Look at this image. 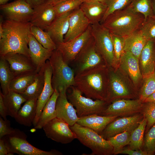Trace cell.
<instances>
[{"instance_id":"6da1fadb","label":"cell","mask_w":155,"mask_h":155,"mask_svg":"<svg viewBox=\"0 0 155 155\" xmlns=\"http://www.w3.org/2000/svg\"><path fill=\"white\" fill-rule=\"evenodd\" d=\"M31 24L6 19L3 20V33L0 40V57L18 53L30 57L28 46Z\"/></svg>"},{"instance_id":"7a4b0ae2","label":"cell","mask_w":155,"mask_h":155,"mask_svg":"<svg viewBox=\"0 0 155 155\" xmlns=\"http://www.w3.org/2000/svg\"><path fill=\"white\" fill-rule=\"evenodd\" d=\"M75 87L85 96L106 101L108 84V67L101 66L75 75Z\"/></svg>"},{"instance_id":"3957f363","label":"cell","mask_w":155,"mask_h":155,"mask_svg":"<svg viewBox=\"0 0 155 155\" xmlns=\"http://www.w3.org/2000/svg\"><path fill=\"white\" fill-rule=\"evenodd\" d=\"M145 18L135 11L130 4L110 14L101 23L111 33L125 38L139 30Z\"/></svg>"},{"instance_id":"277c9868","label":"cell","mask_w":155,"mask_h":155,"mask_svg":"<svg viewBox=\"0 0 155 155\" xmlns=\"http://www.w3.org/2000/svg\"><path fill=\"white\" fill-rule=\"evenodd\" d=\"M48 60L52 70L51 83L54 90L59 93L67 91L70 86H75L74 71L64 61L59 51L57 49L53 50Z\"/></svg>"},{"instance_id":"5b68a950","label":"cell","mask_w":155,"mask_h":155,"mask_svg":"<svg viewBox=\"0 0 155 155\" xmlns=\"http://www.w3.org/2000/svg\"><path fill=\"white\" fill-rule=\"evenodd\" d=\"M77 139L84 145L90 149L88 155H111L113 148L109 142L92 129L75 123L70 126Z\"/></svg>"},{"instance_id":"8992f818","label":"cell","mask_w":155,"mask_h":155,"mask_svg":"<svg viewBox=\"0 0 155 155\" xmlns=\"http://www.w3.org/2000/svg\"><path fill=\"white\" fill-rule=\"evenodd\" d=\"M69 101L75 108L79 117L97 114L99 115L109 104L104 100H95L83 96V93L75 86H71L67 90Z\"/></svg>"},{"instance_id":"52a82bcc","label":"cell","mask_w":155,"mask_h":155,"mask_svg":"<svg viewBox=\"0 0 155 155\" xmlns=\"http://www.w3.org/2000/svg\"><path fill=\"white\" fill-rule=\"evenodd\" d=\"M104 65H106V62L96 48L92 36L69 66L75 75L86 70Z\"/></svg>"},{"instance_id":"ba28073f","label":"cell","mask_w":155,"mask_h":155,"mask_svg":"<svg viewBox=\"0 0 155 155\" xmlns=\"http://www.w3.org/2000/svg\"><path fill=\"white\" fill-rule=\"evenodd\" d=\"M12 155H61L62 153L55 150L43 151L32 145L27 140L23 132L16 129L13 133L3 137Z\"/></svg>"},{"instance_id":"9c48e42d","label":"cell","mask_w":155,"mask_h":155,"mask_svg":"<svg viewBox=\"0 0 155 155\" xmlns=\"http://www.w3.org/2000/svg\"><path fill=\"white\" fill-rule=\"evenodd\" d=\"M95 46L108 67H114L115 60L113 43L109 31L100 23L91 24Z\"/></svg>"},{"instance_id":"30bf717a","label":"cell","mask_w":155,"mask_h":155,"mask_svg":"<svg viewBox=\"0 0 155 155\" xmlns=\"http://www.w3.org/2000/svg\"><path fill=\"white\" fill-rule=\"evenodd\" d=\"M143 103L139 99H118L109 104L99 115L107 116L124 117L141 113Z\"/></svg>"},{"instance_id":"8fae6325","label":"cell","mask_w":155,"mask_h":155,"mask_svg":"<svg viewBox=\"0 0 155 155\" xmlns=\"http://www.w3.org/2000/svg\"><path fill=\"white\" fill-rule=\"evenodd\" d=\"M42 129L48 138L58 143L67 144L76 139L69 125L57 117L47 123Z\"/></svg>"},{"instance_id":"7c38bea8","label":"cell","mask_w":155,"mask_h":155,"mask_svg":"<svg viewBox=\"0 0 155 155\" xmlns=\"http://www.w3.org/2000/svg\"><path fill=\"white\" fill-rule=\"evenodd\" d=\"M108 84L106 101L108 104L119 98L131 97L132 93L129 87L119 72L108 67Z\"/></svg>"},{"instance_id":"4fadbf2b","label":"cell","mask_w":155,"mask_h":155,"mask_svg":"<svg viewBox=\"0 0 155 155\" xmlns=\"http://www.w3.org/2000/svg\"><path fill=\"white\" fill-rule=\"evenodd\" d=\"M92 37L91 24L80 36L68 42L56 44L64 61L69 65Z\"/></svg>"},{"instance_id":"5bb4252c","label":"cell","mask_w":155,"mask_h":155,"mask_svg":"<svg viewBox=\"0 0 155 155\" xmlns=\"http://www.w3.org/2000/svg\"><path fill=\"white\" fill-rule=\"evenodd\" d=\"M0 9L6 19L24 23L30 22L34 11L25 0H16L0 5Z\"/></svg>"},{"instance_id":"9a60e30c","label":"cell","mask_w":155,"mask_h":155,"mask_svg":"<svg viewBox=\"0 0 155 155\" xmlns=\"http://www.w3.org/2000/svg\"><path fill=\"white\" fill-rule=\"evenodd\" d=\"M143 118L141 113L129 116L118 117L109 123L100 135L106 140L127 130L134 129Z\"/></svg>"},{"instance_id":"2e32d148","label":"cell","mask_w":155,"mask_h":155,"mask_svg":"<svg viewBox=\"0 0 155 155\" xmlns=\"http://www.w3.org/2000/svg\"><path fill=\"white\" fill-rule=\"evenodd\" d=\"M3 57L9 64L14 77L21 75L38 73L31 58L22 54L10 52Z\"/></svg>"},{"instance_id":"e0dca14e","label":"cell","mask_w":155,"mask_h":155,"mask_svg":"<svg viewBox=\"0 0 155 155\" xmlns=\"http://www.w3.org/2000/svg\"><path fill=\"white\" fill-rule=\"evenodd\" d=\"M90 24L80 7L73 10L69 16V29L64 36L63 42L70 41L80 36Z\"/></svg>"},{"instance_id":"ac0fdd59","label":"cell","mask_w":155,"mask_h":155,"mask_svg":"<svg viewBox=\"0 0 155 155\" xmlns=\"http://www.w3.org/2000/svg\"><path fill=\"white\" fill-rule=\"evenodd\" d=\"M44 67V85L42 93L37 100L36 114L33 123L34 127L38 121L44 106L54 91L51 83L52 70L48 60L46 61Z\"/></svg>"},{"instance_id":"d6986e66","label":"cell","mask_w":155,"mask_h":155,"mask_svg":"<svg viewBox=\"0 0 155 155\" xmlns=\"http://www.w3.org/2000/svg\"><path fill=\"white\" fill-rule=\"evenodd\" d=\"M67 91L59 92L56 103V117L67 123L70 126L76 123L79 118L76 111L72 104L68 100Z\"/></svg>"},{"instance_id":"ffe728a7","label":"cell","mask_w":155,"mask_h":155,"mask_svg":"<svg viewBox=\"0 0 155 155\" xmlns=\"http://www.w3.org/2000/svg\"><path fill=\"white\" fill-rule=\"evenodd\" d=\"M30 22L32 25L44 30L56 18L53 6L45 3L33 9Z\"/></svg>"},{"instance_id":"44dd1931","label":"cell","mask_w":155,"mask_h":155,"mask_svg":"<svg viewBox=\"0 0 155 155\" xmlns=\"http://www.w3.org/2000/svg\"><path fill=\"white\" fill-rule=\"evenodd\" d=\"M28 46L30 58L38 72L50 58L53 51L44 47L31 33Z\"/></svg>"},{"instance_id":"7402d4cb","label":"cell","mask_w":155,"mask_h":155,"mask_svg":"<svg viewBox=\"0 0 155 155\" xmlns=\"http://www.w3.org/2000/svg\"><path fill=\"white\" fill-rule=\"evenodd\" d=\"M120 61V66L135 85L137 84L142 75L140 71L139 59L132 53L124 52Z\"/></svg>"},{"instance_id":"603a6c76","label":"cell","mask_w":155,"mask_h":155,"mask_svg":"<svg viewBox=\"0 0 155 155\" xmlns=\"http://www.w3.org/2000/svg\"><path fill=\"white\" fill-rule=\"evenodd\" d=\"M139 61L141 73L144 78L154 73L155 41H147L140 54Z\"/></svg>"},{"instance_id":"cb8c5ba5","label":"cell","mask_w":155,"mask_h":155,"mask_svg":"<svg viewBox=\"0 0 155 155\" xmlns=\"http://www.w3.org/2000/svg\"><path fill=\"white\" fill-rule=\"evenodd\" d=\"M72 11L56 17L44 30L49 33L56 44L63 42L64 36L69 29V18Z\"/></svg>"},{"instance_id":"d4e9b609","label":"cell","mask_w":155,"mask_h":155,"mask_svg":"<svg viewBox=\"0 0 155 155\" xmlns=\"http://www.w3.org/2000/svg\"><path fill=\"white\" fill-rule=\"evenodd\" d=\"M80 7L91 24L100 23L107 9L104 3L94 1H83Z\"/></svg>"},{"instance_id":"484cf974","label":"cell","mask_w":155,"mask_h":155,"mask_svg":"<svg viewBox=\"0 0 155 155\" xmlns=\"http://www.w3.org/2000/svg\"><path fill=\"white\" fill-rule=\"evenodd\" d=\"M117 116H107L94 114L79 117L76 123L90 128L100 134Z\"/></svg>"},{"instance_id":"4316f807","label":"cell","mask_w":155,"mask_h":155,"mask_svg":"<svg viewBox=\"0 0 155 155\" xmlns=\"http://www.w3.org/2000/svg\"><path fill=\"white\" fill-rule=\"evenodd\" d=\"M37 100H30L25 102L14 118L17 122L28 127L33 124L36 114Z\"/></svg>"},{"instance_id":"83f0119b","label":"cell","mask_w":155,"mask_h":155,"mask_svg":"<svg viewBox=\"0 0 155 155\" xmlns=\"http://www.w3.org/2000/svg\"><path fill=\"white\" fill-rule=\"evenodd\" d=\"M147 41L139 30L125 38L124 51L131 53L139 59Z\"/></svg>"},{"instance_id":"f1b7e54d","label":"cell","mask_w":155,"mask_h":155,"mask_svg":"<svg viewBox=\"0 0 155 155\" xmlns=\"http://www.w3.org/2000/svg\"><path fill=\"white\" fill-rule=\"evenodd\" d=\"M59 93L56 90L54 91L44 106L38 121L34 127L37 129H41L49 121L56 117V105Z\"/></svg>"},{"instance_id":"f546056e","label":"cell","mask_w":155,"mask_h":155,"mask_svg":"<svg viewBox=\"0 0 155 155\" xmlns=\"http://www.w3.org/2000/svg\"><path fill=\"white\" fill-rule=\"evenodd\" d=\"M44 65L38 72L34 81L20 94L27 100H38L42 91L44 83Z\"/></svg>"},{"instance_id":"4dcf8cb0","label":"cell","mask_w":155,"mask_h":155,"mask_svg":"<svg viewBox=\"0 0 155 155\" xmlns=\"http://www.w3.org/2000/svg\"><path fill=\"white\" fill-rule=\"evenodd\" d=\"M3 95L7 115L14 118L21 108V105L26 101V100L20 94L11 90L7 94Z\"/></svg>"},{"instance_id":"1f68e13d","label":"cell","mask_w":155,"mask_h":155,"mask_svg":"<svg viewBox=\"0 0 155 155\" xmlns=\"http://www.w3.org/2000/svg\"><path fill=\"white\" fill-rule=\"evenodd\" d=\"M14 78L7 62L3 57H0V83L3 95L9 92L10 84Z\"/></svg>"},{"instance_id":"d6a6232c","label":"cell","mask_w":155,"mask_h":155,"mask_svg":"<svg viewBox=\"0 0 155 155\" xmlns=\"http://www.w3.org/2000/svg\"><path fill=\"white\" fill-rule=\"evenodd\" d=\"M37 73H28L14 77L10 84L9 90L22 93L34 81Z\"/></svg>"},{"instance_id":"836d02e7","label":"cell","mask_w":155,"mask_h":155,"mask_svg":"<svg viewBox=\"0 0 155 155\" xmlns=\"http://www.w3.org/2000/svg\"><path fill=\"white\" fill-rule=\"evenodd\" d=\"M147 125V121L144 117L138 126L132 131L129 148L134 150H142L144 133Z\"/></svg>"},{"instance_id":"e575fe53","label":"cell","mask_w":155,"mask_h":155,"mask_svg":"<svg viewBox=\"0 0 155 155\" xmlns=\"http://www.w3.org/2000/svg\"><path fill=\"white\" fill-rule=\"evenodd\" d=\"M30 30L31 33L44 47L53 51L57 49L56 44L46 32L39 27L32 25Z\"/></svg>"},{"instance_id":"d590c367","label":"cell","mask_w":155,"mask_h":155,"mask_svg":"<svg viewBox=\"0 0 155 155\" xmlns=\"http://www.w3.org/2000/svg\"><path fill=\"white\" fill-rule=\"evenodd\" d=\"M134 129L127 130L106 139L113 148V154H117L124 146L129 144L131 133Z\"/></svg>"},{"instance_id":"8d00e7d4","label":"cell","mask_w":155,"mask_h":155,"mask_svg":"<svg viewBox=\"0 0 155 155\" xmlns=\"http://www.w3.org/2000/svg\"><path fill=\"white\" fill-rule=\"evenodd\" d=\"M130 2L133 10L142 14L145 19L154 15L152 9V0H130Z\"/></svg>"},{"instance_id":"74e56055","label":"cell","mask_w":155,"mask_h":155,"mask_svg":"<svg viewBox=\"0 0 155 155\" xmlns=\"http://www.w3.org/2000/svg\"><path fill=\"white\" fill-rule=\"evenodd\" d=\"M139 30L147 41H155V15L145 19Z\"/></svg>"},{"instance_id":"f35d334b","label":"cell","mask_w":155,"mask_h":155,"mask_svg":"<svg viewBox=\"0 0 155 155\" xmlns=\"http://www.w3.org/2000/svg\"><path fill=\"white\" fill-rule=\"evenodd\" d=\"M83 2L82 0H65L53 6L56 18L80 7Z\"/></svg>"},{"instance_id":"ab89813d","label":"cell","mask_w":155,"mask_h":155,"mask_svg":"<svg viewBox=\"0 0 155 155\" xmlns=\"http://www.w3.org/2000/svg\"><path fill=\"white\" fill-rule=\"evenodd\" d=\"M144 78L139 98L143 103L147 98L155 92V74L154 73Z\"/></svg>"},{"instance_id":"60d3db41","label":"cell","mask_w":155,"mask_h":155,"mask_svg":"<svg viewBox=\"0 0 155 155\" xmlns=\"http://www.w3.org/2000/svg\"><path fill=\"white\" fill-rule=\"evenodd\" d=\"M147 121V131L155 124V103L144 102L141 113Z\"/></svg>"},{"instance_id":"b9f144b4","label":"cell","mask_w":155,"mask_h":155,"mask_svg":"<svg viewBox=\"0 0 155 155\" xmlns=\"http://www.w3.org/2000/svg\"><path fill=\"white\" fill-rule=\"evenodd\" d=\"M142 150L148 155H153L155 152V124L146 132Z\"/></svg>"},{"instance_id":"7bdbcfd3","label":"cell","mask_w":155,"mask_h":155,"mask_svg":"<svg viewBox=\"0 0 155 155\" xmlns=\"http://www.w3.org/2000/svg\"><path fill=\"white\" fill-rule=\"evenodd\" d=\"M103 2L106 5L107 9L100 24L110 14L115 11L125 8L130 3V0H104Z\"/></svg>"},{"instance_id":"ee69618b","label":"cell","mask_w":155,"mask_h":155,"mask_svg":"<svg viewBox=\"0 0 155 155\" xmlns=\"http://www.w3.org/2000/svg\"><path fill=\"white\" fill-rule=\"evenodd\" d=\"M111 35L113 45L115 64L119 61L123 53L125 46V38L112 33Z\"/></svg>"},{"instance_id":"f6af8a7d","label":"cell","mask_w":155,"mask_h":155,"mask_svg":"<svg viewBox=\"0 0 155 155\" xmlns=\"http://www.w3.org/2000/svg\"><path fill=\"white\" fill-rule=\"evenodd\" d=\"M16 129H13L10 126V122L7 119L5 120L0 117V138L6 135L14 133Z\"/></svg>"},{"instance_id":"bcb514c9","label":"cell","mask_w":155,"mask_h":155,"mask_svg":"<svg viewBox=\"0 0 155 155\" xmlns=\"http://www.w3.org/2000/svg\"><path fill=\"white\" fill-rule=\"evenodd\" d=\"M118 154H127L129 155H148L147 153L142 150H134L129 148H124L119 151Z\"/></svg>"},{"instance_id":"7dc6e473","label":"cell","mask_w":155,"mask_h":155,"mask_svg":"<svg viewBox=\"0 0 155 155\" xmlns=\"http://www.w3.org/2000/svg\"><path fill=\"white\" fill-rule=\"evenodd\" d=\"M0 115L1 117L4 119H7V110L4 103L3 94L1 91L0 92Z\"/></svg>"},{"instance_id":"c3c4849f","label":"cell","mask_w":155,"mask_h":155,"mask_svg":"<svg viewBox=\"0 0 155 155\" xmlns=\"http://www.w3.org/2000/svg\"><path fill=\"white\" fill-rule=\"evenodd\" d=\"M0 155H12L3 137L0 138Z\"/></svg>"},{"instance_id":"681fc988","label":"cell","mask_w":155,"mask_h":155,"mask_svg":"<svg viewBox=\"0 0 155 155\" xmlns=\"http://www.w3.org/2000/svg\"><path fill=\"white\" fill-rule=\"evenodd\" d=\"M31 7L35 8L45 3V0H25Z\"/></svg>"},{"instance_id":"f907efd6","label":"cell","mask_w":155,"mask_h":155,"mask_svg":"<svg viewBox=\"0 0 155 155\" xmlns=\"http://www.w3.org/2000/svg\"><path fill=\"white\" fill-rule=\"evenodd\" d=\"M148 102L155 103V92L147 98L144 100L143 103Z\"/></svg>"},{"instance_id":"816d5d0a","label":"cell","mask_w":155,"mask_h":155,"mask_svg":"<svg viewBox=\"0 0 155 155\" xmlns=\"http://www.w3.org/2000/svg\"><path fill=\"white\" fill-rule=\"evenodd\" d=\"M3 16L1 15L0 17V40L1 39L3 36Z\"/></svg>"},{"instance_id":"f5cc1de1","label":"cell","mask_w":155,"mask_h":155,"mask_svg":"<svg viewBox=\"0 0 155 155\" xmlns=\"http://www.w3.org/2000/svg\"><path fill=\"white\" fill-rule=\"evenodd\" d=\"M65 0H45V3L54 6Z\"/></svg>"},{"instance_id":"db71d44e","label":"cell","mask_w":155,"mask_h":155,"mask_svg":"<svg viewBox=\"0 0 155 155\" xmlns=\"http://www.w3.org/2000/svg\"><path fill=\"white\" fill-rule=\"evenodd\" d=\"M11 0H0V5H4L7 3L9 1Z\"/></svg>"},{"instance_id":"11a10c76","label":"cell","mask_w":155,"mask_h":155,"mask_svg":"<svg viewBox=\"0 0 155 155\" xmlns=\"http://www.w3.org/2000/svg\"><path fill=\"white\" fill-rule=\"evenodd\" d=\"M152 9L153 14L155 15V0H152Z\"/></svg>"},{"instance_id":"9f6ffc18","label":"cell","mask_w":155,"mask_h":155,"mask_svg":"<svg viewBox=\"0 0 155 155\" xmlns=\"http://www.w3.org/2000/svg\"><path fill=\"white\" fill-rule=\"evenodd\" d=\"M83 1H99L100 2H103L104 1V0H82Z\"/></svg>"},{"instance_id":"6f0895ef","label":"cell","mask_w":155,"mask_h":155,"mask_svg":"<svg viewBox=\"0 0 155 155\" xmlns=\"http://www.w3.org/2000/svg\"><path fill=\"white\" fill-rule=\"evenodd\" d=\"M154 73L155 74V70H154Z\"/></svg>"}]
</instances>
